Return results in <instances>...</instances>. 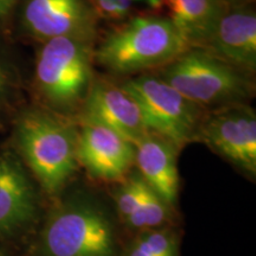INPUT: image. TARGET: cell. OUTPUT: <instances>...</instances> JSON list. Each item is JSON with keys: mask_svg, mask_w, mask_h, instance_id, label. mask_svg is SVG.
I'll use <instances>...</instances> for the list:
<instances>
[{"mask_svg": "<svg viewBox=\"0 0 256 256\" xmlns=\"http://www.w3.org/2000/svg\"><path fill=\"white\" fill-rule=\"evenodd\" d=\"M120 86L139 106L150 132L168 140L178 150L196 140L206 112L188 100L158 74L134 76Z\"/></svg>", "mask_w": 256, "mask_h": 256, "instance_id": "8992f818", "label": "cell"}, {"mask_svg": "<svg viewBox=\"0 0 256 256\" xmlns=\"http://www.w3.org/2000/svg\"><path fill=\"white\" fill-rule=\"evenodd\" d=\"M40 250L42 256H114L113 224L98 202L74 197L51 212Z\"/></svg>", "mask_w": 256, "mask_h": 256, "instance_id": "5b68a950", "label": "cell"}, {"mask_svg": "<svg viewBox=\"0 0 256 256\" xmlns=\"http://www.w3.org/2000/svg\"><path fill=\"white\" fill-rule=\"evenodd\" d=\"M126 256H148V255H147V252L144 250V249L140 247L136 242H134V244L130 247V252H127Z\"/></svg>", "mask_w": 256, "mask_h": 256, "instance_id": "ffe728a7", "label": "cell"}, {"mask_svg": "<svg viewBox=\"0 0 256 256\" xmlns=\"http://www.w3.org/2000/svg\"><path fill=\"white\" fill-rule=\"evenodd\" d=\"M188 49L168 17H136L104 37L94 62L116 75L134 76L162 69Z\"/></svg>", "mask_w": 256, "mask_h": 256, "instance_id": "3957f363", "label": "cell"}, {"mask_svg": "<svg viewBox=\"0 0 256 256\" xmlns=\"http://www.w3.org/2000/svg\"><path fill=\"white\" fill-rule=\"evenodd\" d=\"M0 256H6V255L4 254V252H0Z\"/></svg>", "mask_w": 256, "mask_h": 256, "instance_id": "7402d4cb", "label": "cell"}, {"mask_svg": "<svg viewBox=\"0 0 256 256\" xmlns=\"http://www.w3.org/2000/svg\"><path fill=\"white\" fill-rule=\"evenodd\" d=\"M20 90L22 78L17 64L0 44V122L14 110Z\"/></svg>", "mask_w": 256, "mask_h": 256, "instance_id": "9a60e30c", "label": "cell"}, {"mask_svg": "<svg viewBox=\"0 0 256 256\" xmlns=\"http://www.w3.org/2000/svg\"><path fill=\"white\" fill-rule=\"evenodd\" d=\"M81 124H98L136 144L150 133L136 100L121 88L104 80H95L78 114Z\"/></svg>", "mask_w": 256, "mask_h": 256, "instance_id": "9c48e42d", "label": "cell"}, {"mask_svg": "<svg viewBox=\"0 0 256 256\" xmlns=\"http://www.w3.org/2000/svg\"><path fill=\"white\" fill-rule=\"evenodd\" d=\"M95 2V0H90V2Z\"/></svg>", "mask_w": 256, "mask_h": 256, "instance_id": "603a6c76", "label": "cell"}, {"mask_svg": "<svg viewBox=\"0 0 256 256\" xmlns=\"http://www.w3.org/2000/svg\"><path fill=\"white\" fill-rule=\"evenodd\" d=\"M19 25L25 36L43 44L56 38L94 42L98 14L90 0H20Z\"/></svg>", "mask_w": 256, "mask_h": 256, "instance_id": "52a82bcc", "label": "cell"}, {"mask_svg": "<svg viewBox=\"0 0 256 256\" xmlns=\"http://www.w3.org/2000/svg\"><path fill=\"white\" fill-rule=\"evenodd\" d=\"M158 75L204 110L247 104L255 92L250 76L200 48H188Z\"/></svg>", "mask_w": 256, "mask_h": 256, "instance_id": "277c9868", "label": "cell"}, {"mask_svg": "<svg viewBox=\"0 0 256 256\" xmlns=\"http://www.w3.org/2000/svg\"><path fill=\"white\" fill-rule=\"evenodd\" d=\"M145 188L146 183L140 176H132L118 188L115 194V202H116L118 210L124 220L140 206Z\"/></svg>", "mask_w": 256, "mask_h": 256, "instance_id": "e0dca14e", "label": "cell"}, {"mask_svg": "<svg viewBox=\"0 0 256 256\" xmlns=\"http://www.w3.org/2000/svg\"><path fill=\"white\" fill-rule=\"evenodd\" d=\"M200 49L252 78L256 72V14L252 5L229 6Z\"/></svg>", "mask_w": 256, "mask_h": 256, "instance_id": "7c38bea8", "label": "cell"}, {"mask_svg": "<svg viewBox=\"0 0 256 256\" xmlns=\"http://www.w3.org/2000/svg\"><path fill=\"white\" fill-rule=\"evenodd\" d=\"M188 48H203L229 5L223 0H162Z\"/></svg>", "mask_w": 256, "mask_h": 256, "instance_id": "5bb4252c", "label": "cell"}, {"mask_svg": "<svg viewBox=\"0 0 256 256\" xmlns=\"http://www.w3.org/2000/svg\"><path fill=\"white\" fill-rule=\"evenodd\" d=\"M94 42L56 38L40 44L32 87L37 104L72 119L94 83Z\"/></svg>", "mask_w": 256, "mask_h": 256, "instance_id": "7a4b0ae2", "label": "cell"}, {"mask_svg": "<svg viewBox=\"0 0 256 256\" xmlns=\"http://www.w3.org/2000/svg\"><path fill=\"white\" fill-rule=\"evenodd\" d=\"M20 0H0V24L5 23L14 12Z\"/></svg>", "mask_w": 256, "mask_h": 256, "instance_id": "d6986e66", "label": "cell"}, {"mask_svg": "<svg viewBox=\"0 0 256 256\" xmlns=\"http://www.w3.org/2000/svg\"><path fill=\"white\" fill-rule=\"evenodd\" d=\"M78 130L72 119L36 104L16 115L14 152L49 196L58 194L78 171Z\"/></svg>", "mask_w": 256, "mask_h": 256, "instance_id": "6da1fadb", "label": "cell"}, {"mask_svg": "<svg viewBox=\"0 0 256 256\" xmlns=\"http://www.w3.org/2000/svg\"><path fill=\"white\" fill-rule=\"evenodd\" d=\"M196 140L254 177L256 174V114L248 104L206 112Z\"/></svg>", "mask_w": 256, "mask_h": 256, "instance_id": "ba28073f", "label": "cell"}, {"mask_svg": "<svg viewBox=\"0 0 256 256\" xmlns=\"http://www.w3.org/2000/svg\"><path fill=\"white\" fill-rule=\"evenodd\" d=\"M136 242L148 256H177L176 238L168 230L146 232Z\"/></svg>", "mask_w": 256, "mask_h": 256, "instance_id": "ac0fdd59", "label": "cell"}, {"mask_svg": "<svg viewBox=\"0 0 256 256\" xmlns=\"http://www.w3.org/2000/svg\"><path fill=\"white\" fill-rule=\"evenodd\" d=\"M38 196L34 179L14 150L0 152V236L12 238L36 220Z\"/></svg>", "mask_w": 256, "mask_h": 256, "instance_id": "30bf717a", "label": "cell"}, {"mask_svg": "<svg viewBox=\"0 0 256 256\" xmlns=\"http://www.w3.org/2000/svg\"><path fill=\"white\" fill-rule=\"evenodd\" d=\"M78 165L100 180H119L136 164V146L118 133L98 124H81Z\"/></svg>", "mask_w": 256, "mask_h": 256, "instance_id": "8fae6325", "label": "cell"}, {"mask_svg": "<svg viewBox=\"0 0 256 256\" xmlns=\"http://www.w3.org/2000/svg\"><path fill=\"white\" fill-rule=\"evenodd\" d=\"M168 204L146 184L140 206L126 220L134 229H153L162 226L168 220Z\"/></svg>", "mask_w": 256, "mask_h": 256, "instance_id": "2e32d148", "label": "cell"}, {"mask_svg": "<svg viewBox=\"0 0 256 256\" xmlns=\"http://www.w3.org/2000/svg\"><path fill=\"white\" fill-rule=\"evenodd\" d=\"M226 4H228L229 6H244V5H252V0H223Z\"/></svg>", "mask_w": 256, "mask_h": 256, "instance_id": "44dd1931", "label": "cell"}, {"mask_svg": "<svg viewBox=\"0 0 256 256\" xmlns=\"http://www.w3.org/2000/svg\"><path fill=\"white\" fill-rule=\"evenodd\" d=\"M134 146L139 176L168 206H174L179 192L178 148L168 140L151 132Z\"/></svg>", "mask_w": 256, "mask_h": 256, "instance_id": "4fadbf2b", "label": "cell"}]
</instances>
